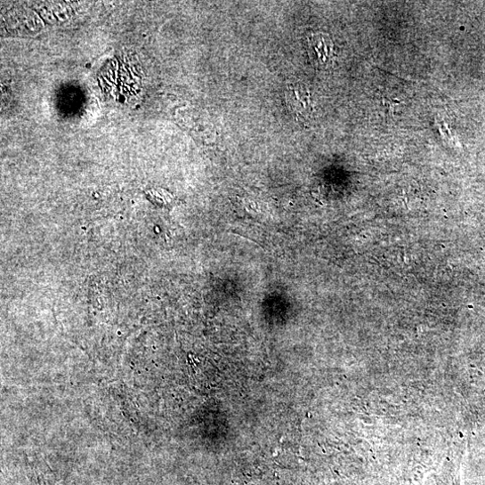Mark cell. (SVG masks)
I'll return each mask as SVG.
<instances>
[{"label": "cell", "instance_id": "6da1fadb", "mask_svg": "<svg viewBox=\"0 0 485 485\" xmlns=\"http://www.w3.org/2000/svg\"><path fill=\"white\" fill-rule=\"evenodd\" d=\"M307 51L315 68L319 69H329L335 60L334 44L328 35L316 33L308 36Z\"/></svg>", "mask_w": 485, "mask_h": 485}, {"label": "cell", "instance_id": "7a4b0ae2", "mask_svg": "<svg viewBox=\"0 0 485 485\" xmlns=\"http://www.w3.org/2000/svg\"><path fill=\"white\" fill-rule=\"evenodd\" d=\"M288 109L297 118L307 120L313 113L308 89L303 85H290L286 93Z\"/></svg>", "mask_w": 485, "mask_h": 485}]
</instances>
